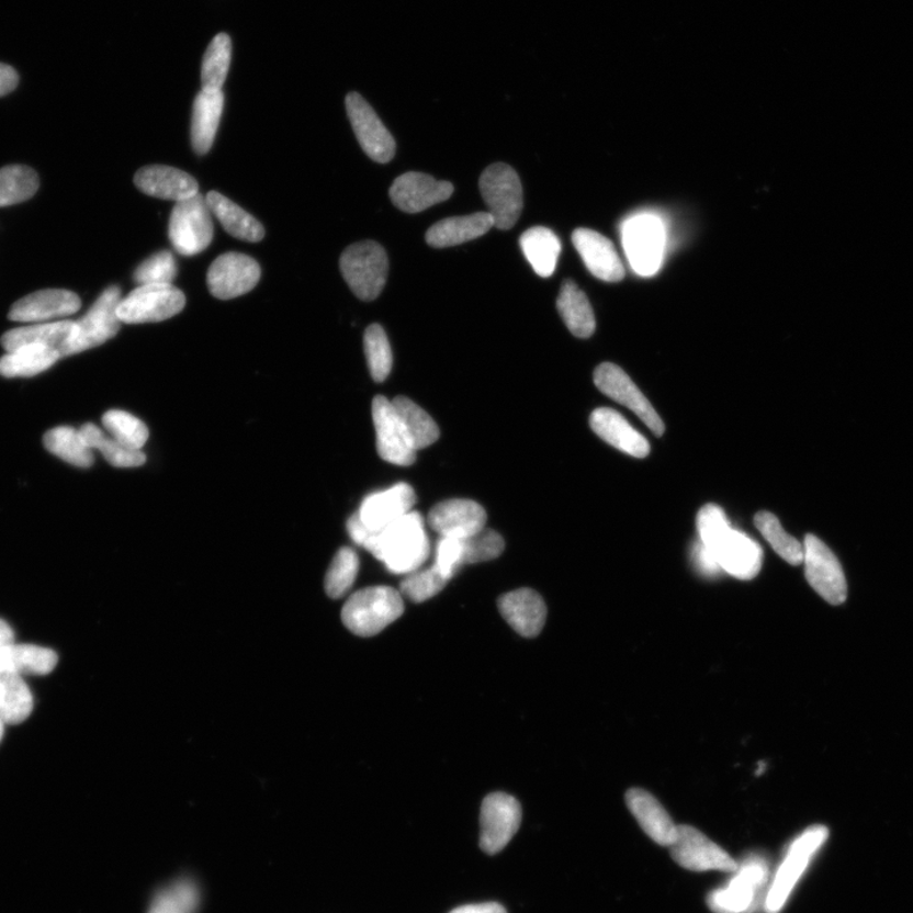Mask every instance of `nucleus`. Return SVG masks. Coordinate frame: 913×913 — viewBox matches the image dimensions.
<instances>
[{
  "mask_svg": "<svg viewBox=\"0 0 913 913\" xmlns=\"http://www.w3.org/2000/svg\"><path fill=\"white\" fill-rule=\"evenodd\" d=\"M347 531L353 542L370 551L393 574L414 573L426 564L430 554L426 521L417 511L376 532L370 531L354 514L348 519Z\"/></svg>",
  "mask_w": 913,
  "mask_h": 913,
  "instance_id": "obj_1",
  "label": "nucleus"
},
{
  "mask_svg": "<svg viewBox=\"0 0 913 913\" xmlns=\"http://www.w3.org/2000/svg\"><path fill=\"white\" fill-rule=\"evenodd\" d=\"M404 613L402 593L390 586H372L352 595L341 611L342 623L361 638H372Z\"/></svg>",
  "mask_w": 913,
  "mask_h": 913,
  "instance_id": "obj_2",
  "label": "nucleus"
},
{
  "mask_svg": "<svg viewBox=\"0 0 913 913\" xmlns=\"http://www.w3.org/2000/svg\"><path fill=\"white\" fill-rule=\"evenodd\" d=\"M728 886L708 895V908L714 913H748L760 903L770 879L768 861L762 855H749L739 864Z\"/></svg>",
  "mask_w": 913,
  "mask_h": 913,
  "instance_id": "obj_3",
  "label": "nucleus"
},
{
  "mask_svg": "<svg viewBox=\"0 0 913 913\" xmlns=\"http://www.w3.org/2000/svg\"><path fill=\"white\" fill-rule=\"evenodd\" d=\"M829 837V830L825 826L816 825L807 829L799 835L782 859L776 876L771 880L768 893H766V913H778L786 906L790 893L793 892L799 879L803 876L813 855L820 850Z\"/></svg>",
  "mask_w": 913,
  "mask_h": 913,
  "instance_id": "obj_4",
  "label": "nucleus"
},
{
  "mask_svg": "<svg viewBox=\"0 0 913 913\" xmlns=\"http://www.w3.org/2000/svg\"><path fill=\"white\" fill-rule=\"evenodd\" d=\"M340 271L358 298L376 300L387 281L386 250L376 241L353 244L341 255Z\"/></svg>",
  "mask_w": 913,
  "mask_h": 913,
  "instance_id": "obj_5",
  "label": "nucleus"
},
{
  "mask_svg": "<svg viewBox=\"0 0 913 913\" xmlns=\"http://www.w3.org/2000/svg\"><path fill=\"white\" fill-rule=\"evenodd\" d=\"M120 303L121 290L117 285L104 290L91 309L75 323V330L59 350L61 358L86 352L116 337L122 324L117 316Z\"/></svg>",
  "mask_w": 913,
  "mask_h": 913,
  "instance_id": "obj_6",
  "label": "nucleus"
},
{
  "mask_svg": "<svg viewBox=\"0 0 913 913\" xmlns=\"http://www.w3.org/2000/svg\"><path fill=\"white\" fill-rule=\"evenodd\" d=\"M211 215L206 198L200 193L176 202L169 219V239L179 255L198 256L208 248L214 239Z\"/></svg>",
  "mask_w": 913,
  "mask_h": 913,
  "instance_id": "obj_7",
  "label": "nucleus"
},
{
  "mask_svg": "<svg viewBox=\"0 0 913 913\" xmlns=\"http://www.w3.org/2000/svg\"><path fill=\"white\" fill-rule=\"evenodd\" d=\"M480 191L495 227L509 230L517 224L523 210V189L516 170L504 162H495L481 174Z\"/></svg>",
  "mask_w": 913,
  "mask_h": 913,
  "instance_id": "obj_8",
  "label": "nucleus"
},
{
  "mask_svg": "<svg viewBox=\"0 0 913 913\" xmlns=\"http://www.w3.org/2000/svg\"><path fill=\"white\" fill-rule=\"evenodd\" d=\"M623 248L633 271L654 275L662 267L665 250V227L656 215H635L623 225Z\"/></svg>",
  "mask_w": 913,
  "mask_h": 913,
  "instance_id": "obj_9",
  "label": "nucleus"
},
{
  "mask_svg": "<svg viewBox=\"0 0 913 913\" xmlns=\"http://www.w3.org/2000/svg\"><path fill=\"white\" fill-rule=\"evenodd\" d=\"M184 306V293L176 285L145 284L121 300L117 316L124 324L159 323L178 315Z\"/></svg>",
  "mask_w": 913,
  "mask_h": 913,
  "instance_id": "obj_10",
  "label": "nucleus"
},
{
  "mask_svg": "<svg viewBox=\"0 0 913 913\" xmlns=\"http://www.w3.org/2000/svg\"><path fill=\"white\" fill-rule=\"evenodd\" d=\"M803 550L804 574L811 588L830 605H843L847 598V584L835 553L813 534L805 536Z\"/></svg>",
  "mask_w": 913,
  "mask_h": 913,
  "instance_id": "obj_11",
  "label": "nucleus"
},
{
  "mask_svg": "<svg viewBox=\"0 0 913 913\" xmlns=\"http://www.w3.org/2000/svg\"><path fill=\"white\" fill-rule=\"evenodd\" d=\"M594 383L602 394L634 413L656 437L665 433V424L654 406L621 367L613 363L598 365L594 372Z\"/></svg>",
  "mask_w": 913,
  "mask_h": 913,
  "instance_id": "obj_12",
  "label": "nucleus"
},
{
  "mask_svg": "<svg viewBox=\"0 0 913 913\" xmlns=\"http://www.w3.org/2000/svg\"><path fill=\"white\" fill-rule=\"evenodd\" d=\"M520 822L521 807L516 798L505 793L487 796L481 807V849L491 855L500 853L518 833Z\"/></svg>",
  "mask_w": 913,
  "mask_h": 913,
  "instance_id": "obj_13",
  "label": "nucleus"
},
{
  "mask_svg": "<svg viewBox=\"0 0 913 913\" xmlns=\"http://www.w3.org/2000/svg\"><path fill=\"white\" fill-rule=\"evenodd\" d=\"M670 852L676 864L691 871L720 870L733 873L739 868V863L728 852L688 825L678 826V838L670 846Z\"/></svg>",
  "mask_w": 913,
  "mask_h": 913,
  "instance_id": "obj_14",
  "label": "nucleus"
},
{
  "mask_svg": "<svg viewBox=\"0 0 913 913\" xmlns=\"http://www.w3.org/2000/svg\"><path fill=\"white\" fill-rule=\"evenodd\" d=\"M348 117L363 151L381 165L395 157L396 143L393 135L361 94L349 93L346 100Z\"/></svg>",
  "mask_w": 913,
  "mask_h": 913,
  "instance_id": "obj_15",
  "label": "nucleus"
},
{
  "mask_svg": "<svg viewBox=\"0 0 913 913\" xmlns=\"http://www.w3.org/2000/svg\"><path fill=\"white\" fill-rule=\"evenodd\" d=\"M372 418L377 436V452L383 461L396 466H412L417 461L409 436L396 414L393 403L385 396H376L372 403Z\"/></svg>",
  "mask_w": 913,
  "mask_h": 913,
  "instance_id": "obj_16",
  "label": "nucleus"
},
{
  "mask_svg": "<svg viewBox=\"0 0 913 913\" xmlns=\"http://www.w3.org/2000/svg\"><path fill=\"white\" fill-rule=\"evenodd\" d=\"M260 273L257 260L241 252H226L208 269V290L212 296L219 300L239 297L256 288Z\"/></svg>",
  "mask_w": 913,
  "mask_h": 913,
  "instance_id": "obj_17",
  "label": "nucleus"
},
{
  "mask_svg": "<svg viewBox=\"0 0 913 913\" xmlns=\"http://www.w3.org/2000/svg\"><path fill=\"white\" fill-rule=\"evenodd\" d=\"M706 549L711 551L724 573L740 581H752L763 567L760 544L732 527Z\"/></svg>",
  "mask_w": 913,
  "mask_h": 913,
  "instance_id": "obj_18",
  "label": "nucleus"
},
{
  "mask_svg": "<svg viewBox=\"0 0 913 913\" xmlns=\"http://www.w3.org/2000/svg\"><path fill=\"white\" fill-rule=\"evenodd\" d=\"M453 191L450 182L437 181L436 178L419 171H409L395 179L390 189V199L398 210L407 214H418L451 199Z\"/></svg>",
  "mask_w": 913,
  "mask_h": 913,
  "instance_id": "obj_19",
  "label": "nucleus"
},
{
  "mask_svg": "<svg viewBox=\"0 0 913 913\" xmlns=\"http://www.w3.org/2000/svg\"><path fill=\"white\" fill-rule=\"evenodd\" d=\"M417 494L406 483H399L386 491L364 497L357 516L372 532L381 531L413 511Z\"/></svg>",
  "mask_w": 913,
  "mask_h": 913,
  "instance_id": "obj_20",
  "label": "nucleus"
},
{
  "mask_svg": "<svg viewBox=\"0 0 913 913\" xmlns=\"http://www.w3.org/2000/svg\"><path fill=\"white\" fill-rule=\"evenodd\" d=\"M487 514L474 500L452 499L430 510L428 525L440 537L469 538L486 528Z\"/></svg>",
  "mask_w": 913,
  "mask_h": 913,
  "instance_id": "obj_21",
  "label": "nucleus"
},
{
  "mask_svg": "<svg viewBox=\"0 0 913 913\" xmlns=\"http://www.w3.org/2000/svg\"><path fill=\"white\" fill-rule=\"evenodd\" d=\"M573 243L586 268L597 279L605 282H619L624 279V267L613 243L590 228H577Z\"/></svg>",
  "mask_w": 913,
  "mask_h": 913,
  "instance_id": "obj_22",
  "label": "nucleus"
},
{
  "mask_svg": "<svg viewBox=\"0 0 913 913\" xmlns=\"http://www.w3.org/2000/svg\"><path fill=\"white\" fill-rule=\"evenodd\" d=\"M80 306V298L75 292L43 290L18 301L8 317L18 323L46 322L76 314Z\"/></svg>",
  "mask_w": 913,
  "mask_h": 913,
  "instance_id": "obj_23",
  "label": "nucleus"
},
{
  "mask_svg": "<svg viewBox=\"0 0 913 913\" xmlns=\"http://www.w3.org/2000/svg\"><path fill=\"white\" fill-rule=\"evenodd\" d=\"M628 810L654 842L670 847L678 838V826L670 814L647 790L632 788L625 794Z\"/></svg>",
  "mask_w": 913,
  "mask_h": 913,
  "instance_id": "obj_24",
  "label": "nucleus"
},
{
  "mask_svg": "<svg viewBox=\"0 0 913 913\" xmlns=\"http://www.w3.org/2000/svg\"><path fill=\"white\" fill-rule=\"evenodd\" d=\"M497 606L505 621L523 638L532 639L542 632L548 608L537 591L525 588L505 594Z\"/></svg>",
  "mask_w": 913,
  "mask_h": 913,
  "instance_id": "obj_25",
  "label": "nucleus"
},
{
  "mask_svg": "<svg viewBox=\"0 0 913 913\" xmlns=\"http://www.w3.org/2000/svg\"><path fill=\"white\" fill-rule=\"evenodd\" d=\"M595 435L611 447L635 459H645L651 452L647 439L639 433L621 414L609 407H599L590 417Z\"/></svg>",
  "mask_w": 913,
  "mask_h": 913,
  "instance_id": "obj_26",
  "label": "nucleus"
},
{
  "mask_svg": "<svg viewBox=\"0 0 913 913\" xmlns=\"http://www.w3.org/2000/svg\"><path fill=\"white\" fill-rule=\"evenodd\" d=\"M134 182L143 193L151 198L174 202L193 198L199 183L185 171L166 166L145 167L137 171Z\"/></svg>",
  "mask_w": 913,
  "mask_h": 913,
  "instance_id": "obj_27",
  "label": "nucleus"
},
{
  "mask_svg": "<svg viewBox=\"0 0 913 913\" xmlns=\"http://www.w3.org/2000/svg\"><path fill=\"white\" fill-rule=\"evenodd\" d=\"M492 227H494L492 215L488 212H476L467 216L442 219L429 228L426 240L433 248H451L480 238Z\"/></svg>",
  "mask_w": 913,
  "mask_h": 913,
  "instance_id": "obj_28",
  "label": "nucleus"
},
{
  "mask_svg": "<svg viewBox=\"0 0 913 913\" xmlns=\"http://www.w3.org/2000/svg\"><path fill=\"white\" fill-rule=\"evenodd\" d=\"M224 111L223 91H202L195 97L192 113L191 140L195 153L207 154L215 143Z\"/></svg>",
  "mask_w": 913,
  "mask_h": 913,
  "instance_id": "obj_29",
  "label": "nucleus"
},
{
  "mask_svg": "<svg viewBox=\"0 0 913 913\" xmlns=\"http://www.w3.org/2000/svg\"><path fill=\"white\" fill-rule=\"evenodd\" d=\"M207 205L225 230L236 239L258 243L264 239L266 230L249 212L236 205L222 193L212 191L206 195Z\"/></svg>",
  "mask_w": 913,
  "mask_h": 913,
  "instance_id": "obj_30",
  "label": "nucleus"
},
{
  "mask_svg": "<svg viewBox=\"0 0 913 913\" xmlns=\"http://www.w3.org/2000/svg\"><path fill=\"white\" fill-rule=\"evenodd\" d=\"M557 309L567 329L575 337L586 339L593 336L597 328L593 307L588 297L574 281L566 280L562 283Z\"/></svg>",
  "mask_w": 913,
  "mask_h": 913,
  "instance_id": "obj_31",
  "label": "nucleus"
},
{
  "mask_svg": "<svg viewBox=\"0 0 913 913\" xmlns=\"http://www.w3.org/2000/svg\"><path fill=\"white\" fill-rule=\"evenodd\" d=\"M57 664L53 650L34 645H12L0 649V675H46Z\"/></svg>",
  "mask_w": 913,
  "mask_h": 913,
  "instance_id": "obj_32",
  "label": "nucleus"
},
{
  "mask_svg": "<svg viewBox=\"0 0 913 913\" xmlns=\"http://www.w3.org/2000/svg\"><path fill=\"white\" fill-rule=\"evenodd\" d=\"M519 244L538 275L549 279L556 271L561 241L550 228L543 226L529 228L520 236Z\"/></svg>",
  "mask_w": 913,
  "mask_h": 913,
  "instance_id": "obj_33",
  "label": "nucleus"
},
{
  "mask_svg": "<svg viewBox=\"0 0 913 913\" xmlns=\"http://www.w3.org/2000/svg\"><path fill=\"white\" fill-rule=\"evenodd\" d=\"M61 358L59 350L45 346L21 347L0 358V376L32 377L45 372Z\"/></svg>",
  "mask_w": 913,
  "mask_h": 913,
  "instance_id": "obj_34",
  "label": "nucleus"
},
{
  "mask_svg": "<svg viewBox=\"0 0 913 913\" xmlns=\"http://www.w3.org/2000/svg\"><path fill=\"white\" fill-rule=\"evenodd\" d=\"M72 330H75L72 322L23 326V328L7 331L0 341L7 352L26 346H45L60 350L70 338Z\"/></svg>",
  "mask_w": 913,
  "mask_h": 913,
  "instance_id": "obj_35",
  "label": "nucleus"
},
{
  "mask_svg": "<svg viewBox=\"0 0 913 913\" xmlns=\"http://www.w3.org/2000/svg\"><path fill=\"white\" fill-rule=\"evenodd\" d=\"M391 403L417 452L437 442L439 428L426 410L405 396H397Z\"/></svg>",
  "mask_w": 913,
  "mask_h": 913,
  "instance_id": "obj_36",
  "label": "nucleus"
},
{
  "mask_svg": "<svg viewBox=\"0 0 913 913\" xmlns=\"http://www.w3.org/2000/svg\"><path fill=\"white\" fill-rule=\"evenodd\" d=\"M80 435L84 442L91 450L100 451L105 461L117 469H134L140 467L146 462V455L143 451L132 450L119 440L104 433V431L94 424H84L80 429Z\"/></svg>",
  "mask_w": 913,
  "mask_h": 913,
  "instance_id": "obj_37",
  "label": "nucleus"
},
{
  "mask_svg": "<svg viewBox=\"0 0 913 913\" xmlns=\"http://www.w3.org/2000/svg\"><path fill=\"white\" fill-rule=\"evenodd\" d=\"M44 444L60 460L72 466L88 469L94 463V454L87 446L80 430L71 427H57L48 430L44 437Z\"/></svg>",
  "mask_w": 913,
  "mask_h": 913,
  "instance_id": "obj_38",
  "label": "nucleus"
},
{
  "mask_svg": "<svg viewBox=\"0 0 913 913\" xmlns=\"http://www.w3.org/2000/svg\"><path fill=\"white\" fill-rule=\"evenodd\" d=\"M34 708L31 690L20 675H0V719L19 724L29 719Z\"/></svg>",
  "mask_w": 913,
  "mask_h": 913,
  "instance_id": "obj_39",
  "label": "nucleus"
},
{
  "mask_svg": "<svg viewBox=\"0 0 913 913\" xmlns=\"http://www.w3.org/2000/svg\"><path fill=\"white\" fill-rule=\"evenodd\" d=\"M754 523L771 549L789 565L799 566L803 564L804 550L801 542L789 536L781 527L779 519L769 511L757 512Z\"/></svg>",
  "mask_w": 913,
  "mask_h": 913,
  "instance_id": "obj_40",
  "label": "nucleus"
},
{
  "mask_svg": "<svg viewBox=\"0 0 913 913\" xmlns=\"http://www.w3.org/2000/svg\"><path fill=\"white\" fill-rule=\"evenodd\" d=\"M38 187V176L34 169L24 166L0 169V207L29 201L34 198Z\"/></svg>",
  "mask_w": 913,
  "mask_h": 913,
  "instance_id": "obj_41",
  "label": "nucleus"
},
{
  "mask_svg": "<svg viewBox=\"0 0 913 913\" xmlns=\"http://www.w3.org/2000/svg\"><path fill=\"white\" fill-rule=\"evenodd\" d=\"M232 63V40L226 34H219L207 48L202 61V89L222 91L228 68Z\"/></svg>",
  "mask_w": 913,
  "mask_h": 913,
  "instance_id": "obj_42",
  "label": "nucleus"
},
{
  "mask_svg": "<svg viewBox=\"0 0 913 913\" xmlns=\"http://www.w3.org/2000/svg\"><path fill=\"white\" fill-rule=\"evenodd\" d=\"M102 422L111 437L132 450L143 451V447L148 442V427L133 414L110 410L103 415Z\"/></svg>",
  "mask_w": 913,
  "mask_h": 913,
  "instance_id": "obj_43",
  "label": "nucleus"
},
{
  "mask_svg": "<svg viewBox=\"0 0 913 913\" xmlns=\"http://www.w3.org/2000/svg\"><path fill=\"white\" fill-rule=\"evenodd\" d=\"M358 570H360V559L356 551L349 548L340 549L332 559L325 577V590L329 597L332 599L345 597L352 589Z\"/></svg>",
  "mask_w": 913,
  "mask_h": 913,
  "instance_id": "obj_44",
  "label": "nucleus"
},
{
  "mask_svg": "<svg viewBox=\"0 0 913 913\" xmlns=\"http://www.w3.org/2000/svg\"><path fill=\"white\" fill-rule=\"evenodd\" d=\"M364 352L371 376L376 382H383L393 370V350L385 330L380 324H372L364 332Z\"/></svg>",
  "mask_w": 913,
  "mask_h": 913,
  "instance_id": "obj_45",
  "label": "nucleus"
},
{
  "mask_svg": "<svg viewBox=\"0 0 913 913\" xmlns=\"http://www.w3.org/2000/svg\"><path fill=\"white\" fill-rule=\"evenodd\" d=\"M200 892L191 880H181L155 897L149 913H194Z\"/></svg>",
  "mask_w": 913,
  "mask_h": 913,
  "instance_id": "obj_46",
  "label": "nucleus"
},
{
  "mask_svg": "<svg viewBox=\"0 0 913 913\" xmlns=\"http://www.w3.org/2000/svg\"><path fill=\"white\" fill-rule=\"evenodd\" d=\"M451 578L447 577L436 565L419 568L406 575L402 583V594L414 602L427 601L446 588Z\"/></svg>",
  "mask_w": 913,
  "mask_h": 913,
  "instance_id": "obj_47",
  "label": "nucleus"
},
{
  "mask_svg": "<svg viewBox=\"0 0 913 913\" xmlns=\"http://www.w3.org/2000/svg\"><path fill=\"white\" fill-rule=\"evenodd\" d=\"M178 273L176 258L169 250H160L135 269L134 281L138 285L171 284Z\"/></svg>",
  "mask_w": 913,
  "mask_h": 913,
  "instance_id": "obj_48",
  "label": "nucleus"
},
{
  "mask_svg": "<svg viewBox=\"0 0 913 913\" xmlns=\"http://www.w3.org/2000/svg\"><path fill=\"white\" fill-rule=\"evenodd\" d=\"M504 549L503 537L493 529L484 528L474 536L463 538L464 565L495 560Z\"/></svg>",
  "mask_w": 913,
  "mask_h": 913,
  "instance_id": "obj_49",
  "label": "nucleus"
},
{
  "mask_svg": "<svg viewBox=\"0 0 913 913\" xmlns=\"http://www.w3.org/2000/svg\"><path fill=\"white\" fill-rule=\"evenodd\" d=\"M435 565L452 578L464 565L463 538L440 537Z\"/></svg>",
  "mask_w": 913,
  "mask_h": 913,
  "instance_id": "obj_50",
  "label": "nucleus"
},
{
  "mask_svg": "<svg viewBox=\"0 0 913 913\" xmlns=\"http://www.w3.org/2000/svg\"><path fill=\"white\" fill-rule=\"evenodd\" d=\"M692 559H695L700 573L705 575L714 576L722 571L720 565L717 564L711 551L707 550L700 542L696 545L695 552H692Z\"/></svg>",
  "mask_w": 913,
  "mask_h": 913,
  "instance_id": "obj_51",
  "label": "nucleus"
},
{
  "mask_svg": "<svg viewBox=\"0 0 913 913\" xmlns=\"http://www.w3.org/2000/svg\"><path fill=\"white\" fill-rule=\"evenodd\" d=\"M19 75L10 65L0 63V97H4L14 91L19 86Z\"/></svg>",
  "mask_w": 913,
  "mask_h": 913,
  "instance_id": "obj_52",
  "label": "nucleus"
},
{
  "mask_svg": "<svg viewBox=\"0 0 913 913\" xmlns=\"http://www.w3.org/2000/svg\"><path fill=\"white\" fill-rule=\"evenodd\" d=\"M451 913H508L501 904L491 902V903H480V904H467V906H462L459 909L453 910Z\"/></svg>",
  "mask_w": 913,
  "mask_h": 913,
  "instance_id": "obj_53",
  "label": "nucleus"
},
{
  "mask_svg": "<svg viewBox=\"0 0 913 913\" xmlns=\"http://www.w3.org/2000/svg\"><path fill=\"white\" fill-rule=\"evenodd\" d=\"M14 642V633L10 625L3 619H0V649L12 645Z\"/></svg>",
  "mask_w": 913,
  "mask_h": 913,
  "instance_id": "obj_54",
  "label": "nucleus"
},
{
  "mask_svg": "<svg viewBox=\"0 0 913 913\" xmlns=\"http://www.w3.org/2000/svg\"><path fill=\"white\" fill-rule=\"evenodd\" d=\"M3 723L2 719H0V740L3 737Z\"/></svg>",
  "mask_w": 913,
  "mask_h": 913,
  "instance_id": "obj_55",
  "label": "nucleus"
}]
</instances>
